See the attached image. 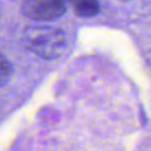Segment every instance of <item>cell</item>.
I'll return each mask as SVG.
<instances>
[{
  "label": "cell",
  "instance_id": "1",
  "mask_svg": "<svg viewBox=\"0 0 151 151\" xmlns=\"http://www.w3.org/2000/svg\"><path fill=\"white\" fill-rule=\"evenodd\" d=\"M24 46L42 59L60 57L66 47L65 33L50 25H29L21 34Z\"/></svg>",
  "mask_w": 151,
  "mask_h": 151
},
{
  "label": "cell",
  "instance_id": "3",
  "mask_svg": "<svg viewBox=\"0 0 151 151\" xmlns=\"http://www.w3.org/2000/svg\"><path fill=\"white\" fill-rule=\"evenodd\" d=\"M72 11L79 17H93L100 11L98 0H66Z\"/></svg>",
  "mask_w": 151,
  "mask_h": 151
},
{
  "label": "cell",
  "instance_id": "5",
  "mask_svg": "<svg viewBox=\"0 0 151 151\" xmlns=\"http://www.w3.org/2000/svg\"><path fill=\"white\" fill-rule=\"evenodd\" d=\"M120 1H129V0H120Z\"/></svg>",
  "mask_w": 151,
  "mask_h": 151
},
{
  "label": "cell",
  "instance_id": "4",
  "mask_svg": "<svg viewBox=\"0 0 151 151\" xmlns=\"http://www.w3.org/2000/svg\"><path fill=\"white\" fill-rule=\"evenodd\" d=\"M13 76V67L9 60L0 53V86L6 85Z\"/></svg>",
  "mask_w": 151,
  "mask_h": 151
},
{
  "label": "cell",
  "instance_id": "2",
  "mask_svg": "<svg viewBox=\"0 0 151 151\" xmlns=\"http://www.w3.org/2000/svg\"><path fill=\"white\" fill-rule=\"evenodd\" d=\"M66 0H24L21 13L33 21H52L66 11Z\"/></svg>",
  "mask_w": 151,
  "mask_h": 151
}]
</instances>
